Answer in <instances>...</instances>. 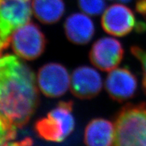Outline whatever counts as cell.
<instances>
[{
	"label": "cell",
	"mask_w": 146,
	"mask_h": 146,
	"mask_svg": "<svg viewBox=\"0 0 146 146\" xmlns=\"http://www.w3.org/2000/svg\"><path fill=\"white\" fill-rule=\"evenodd\" d=\"M113 146H146V103L127 104L116 115Z\"/></svg>",
	"instance_id": "7a4b0ae2"
},
{
	"label": "cell",
	"mask_w": 146,
	"mask_h": 146,
	"mask_svg": "<svg viewBox=\"0 0 146 146\" xmlns=\"http://www.w3.org/2000/svg\"><path fill=\"white\" fill-rule=\"evenodd\" d=\"M78 5L84 13L91 16L100 15L106 8L104 0H78Z\"/></svg>",
	"instance_id": "5bb4252c"
},
{
	"label": "cell",
	"mask_w": 146,
	"mask_h": 146,
	"mask_svg": "<svg viewBox=\"0 0 146 146\" xmlns=\"http://www.w3.org/2000/svg\"><path fill=\"white\" fill-rule=\"evenodd\" d=\"M114 125L104 118L91 120L85 128L84 140L87 146H112Z\"/></svg>",
	"instance_id": "7c38bea8"
},
{
	"label": "cell",
	"mask_w": 146,
	"mask_h": 146,
	"mask_svg": "<svg viewBox=\"0 0 146 146\" xmlns=\"http://www.w3.org/2000/svg\"><path fill=\"white\" fill-rule=\"evenodd\" d=\"M33 139L31 137H25L21 141H6L0 146H33Z\"/></svg>",
	"instance_id": "e0dca14e"
},
{
	"label": "cell",
	"mask_w": 146,
	"mask_h": 146,
	"mask_svg": "<svg viewBox=\"0 0 146 146\" xmlns=\"http://www.w3.org/2000/svg\"><path fill=\"white\" fill-rule=\"evenodd\" d=\"M101 23L107 33L116 36L127 35L136 25L133 11L126 5L117 3L110 5L105 10Z\"/></svg>",
	"instance_id": "ba28073f"
},
{
	"label": "cell",
	"mask_w": 146,
	"mask_h": 146,
	"mask_svg": "<svg viewBox=\"0 0 146 146\" xmlns=\"http://www.w3.org/2000/svg\"><path fill=\"white\" fill-rule=\"evenodd\" d=\"M131 52L133 56L140 62L143 70V78H142V88L146 94V51L140 47L132 46Z\"/></svg>",
	"instance_id": "2e32d148"
},
{
	"label": "cell",
	"mask_w": 146,
	"mask_h": 146,
	"mask_svg": "<svg viewBox=\"0 0 146 146\" xmlns=\"http://www.w3.org/2000/svg\"><path fill=\"white\" fill-rule=\"evenodd\" d=\"M118 1H120V2H123V3H129V2H130L131 0H118Z\"/></svg>",
	"instance_id": "44dd1931"
},
{
	"label": "cell",
	"mask_w": 146,
	"mask_h": 146,
	"mask_svg": "<svg viewBox=\"0 0 146 146\" xmlns=\"http://www.w3.org/2000/svg\"><path fill=\"white\" fill-rule=\"evenodd\" d=\"M70 82L68 70L60 64H46L38 72V86L41 92L48 98L63 96L68 90Z\"/></svg>",
	"instance_id": "8992f818"
},
{
	"label": "cell",
	"mask_w": 146,
	"mask_h": 146,
	"mask_svg": "<svg viewBox=\"0 0 146 146\" xmlns=\"http://www.w3.org/2000/svg\"><path fill=\"white\" fill-rule=\"evenodd\" d=\"M135 29L137 33H143L146 30V24L141 21H139L135 25Z\"/></svg>",
	"instance_id": "d6986e66"
},
{
	"label": "cell",
	"mask_w": 146,
	"mask_h": 146,
	"mask_svg": "<svg viewBox=\"0 0 146 146\" xmlns=\"http://www.w3.org/2000/svg\"><path fill=\"white\" fill-rule=\"evenodd\" d=\"M31 0H2L0 4V38L7 46L16 29L29 23L32 15Z\"/></svg>",
	"instance_id": "5b68a950"
},
{
	"label": "cell",
	"mask_w": 146,
	"mask_h": 146,
	"mask_svg": "<svg viewBox=\"0 0 146 146\" xmlns=\"http://www.w3.org/2000/svg\"><path fill=\"white\" fill-rule=\"evenodd\" d=\"M32 10L36 19L46 25L56 23L65 12L63 0H31Z\"/></svg>",
	"instance_id": "4fadbf2b"
},
{
	"label": "cell",
	"mask_w": 146,
	"mask_h": 146,
	"mask_svg": "<svg viewBox=\"0 0 146 146\" xmlns=\"http://www.w3.org/2000/svg\"><path fill=\"white\" fill-rule=\"evenodd\" d=\"M14 53L21 58L33 60L41 56L46 47V38L37 25L28 23L16 29L10 37Z\"/></svg>",
	"instance_id": "277c9868"
},
{
	"label": "cell",
	"mask_w": 146,
	"mask_h": 146,
	"mask_svg": "<svg viewBox=\"0 0 146 146\" xmlns=\"http://www.w3.org/2000/svg\"><path fill=\"white\" fill-rule=\"evenodd\" d=\"M72 109L73 102L70 100L60 102L46 117L40 118L35 123L34 129L37 135L46 141H63L74 129Z\"/></svg>",
	"instance_id": "3957f363"
},
{
	"label": "cell",
	"mask_w": 146,
	"mask_h": 146,
	"mask_svg": "<svg viewBox=\"0 0 146 146\" xmlns=\"http://www.w3.org/2000/svg\"><path fill=\"white\" fill-rule=\"evenodd\" d=\"M124 49L118 40L102 37L94 43L89 52L91 62L103 71L114 70L121 62Z\"/></svg>",
	"instance_id": "52a82bcc"
},
{
	"label": "cell",
	"mask_w": 146,
	"mask_h": 146,
	"mask_svg": "<svg viewBox=\"0 0 146 146\" xmlns=\"http://www.w3.org/2000/svg\"><path fill=\"white\" fill-rule=\"evenodd\" d=\"M8 47L4 43H3L2 40H1V38H0V56H1V54H2L3 51L6 50V49H8Z\"/></svg>",
	"instance_id": "ffe728a7"
},
{
	"label": "cell",
	"mask_w": 146,
	"mask_h": 146,
	"mask_svg": "<svg viewBox=\"0 0 146 146\" xmlns=\"http://www.w3.org/2000/svg\"><path fill=\"white\" fill-rule=\"evenodd\" d=\"M102 86L100 73L90 66H79L72 73L70 90L79 99L89 100L95 98L101 92Z\"/></svg>",
	"instance_id": "30bf717a"
},
{
	"label": "cell",
	"mask_w": 146,
	"mask_h": 146,
	"mask_svg": "<svg viewBox=\"0 0 146 146\" xmlns=\"http://www.w3.org/2000/svg\"><path fill=\"white\" fill-rule=\"evenodd\" d=\"M17 135V128L7 125L0 118V145L5 142L12 141Z\"/></svg>",
	"instance_id": "9a60e30c"
},
{
	"label": "cell",
	"mask_w": 146,
	"mask_h": 146,
	"mask_svg": "<svg viewBox=\"0 0 146 146\" xmlns=\"http://www.w3.org/2000/svg\"><path fill=\"white\" fill-rule=\"evenodd\" d=\"M35 76L16 56L0 58V118L18 129L25 126L39 104Z\"/></svg>",
	"instance_id": "6da1fadb"
},
{
	"label": "cell",
	"mask_w": 146,
	"mask_h": 146,
	"mask_svg": "<svg viewBox=\"0 0 146 146\" xmlns=\"http://www.w3.org/2000/svg\"><path fill=\"white\" fill-rule=\"evenodd\" d=\"M135 10L143 16H146V0H137L135 3Z\"/></svg>",
	"instance_id": "ac0fdd59"
},
{
	"label": "cell",
	"mask_w": 146,
	"mask_h": 146,
	"mask_svg": "<svg viewBox=\"0 0 146 146\" xmlns=\"http://www.w3.org/2000/svg\"><path fill=\"white\" fill-rule=\"evenodd\" d=\"M105 88L114 101L123 102L135 96L137 89V79L127 68L111 70L105 81Z\"/></svg>",
	"instance_id": "9c48e42d"
},
{
	"label": "cell",
	"mask_w": 146,
	"mask_h": 146,
	"mask_svg": "<svg viewBox=\"0 0 146 146\" xmlns=\"http://www.w3.org/2000/svg\"><path fill=\"white\" fill-rule=\"evenodd\" d=\"M66 37L76 45H85L92 39L95 34L94 22L87 15L74 13L68 16L64 23Z\"/></svg>",
	"instance_id": "8fae6325"
}]
</instances>
